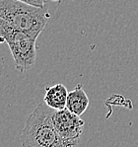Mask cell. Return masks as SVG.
Wrapping results in <instances>:
<instances>
[{
    "label": "cell",
    "mask_w": 138,
    "mask_h": 147,
    "mask_svg": "<svg viewBox=\"0 0 138 147\" xmlns=\"http://www.w3.org/2000/svg\"><path fill=\"white\" fill-rule=\"evenodd\" d=\"M53 109L38 104L28 117L21 133L23 147H72L57 132L53 123Z\"/></svg>",
    "instance_id": "obj_1"
},
{
    "label": "cell",
    "mask_w": 138,
    "mask_h": 147,
    "mask_svg": "<svg viewBox=\"0 0 138 147\" xmlns=\"http://www.w3.org/2000/svg\"><path fill=\"white\" fill-rule=\"evenodd\" d=\"M0 18L17 30L38 39L49 19L48 8H38L17 0H0Z\"/></svg>",
    "instance_id": "obj_2"
},
{
    "label": "cell",
    "mask_w": 138,
    "mask_h": 147,
    "mask_svg": "<svg viewBox=\"0 0 138 147\" xmlns=\"http://www.w3.org/2000/svg\"><path fill=\"white\" fill-rule=\"evenodd\" d=\"M53 123L62 139L72 147H77L80 141L85 121L67 109L54 111Z\"/></svg>",
    "instance_id": "obj_3"
},
{
    "label": "cell",
    "mask_w": 138,
    "mask_h": 147,
    "mask_svg": "<svg viewBox=\"0 0 138 147\" xmlns=\"http://www.w3.org/2000/svg\"><path fill=\"white\" fill-rule=\"evenodd\" d=\"M37 39L26 35L25 37L9 42L8 47L15 62V68L25 72L34 67L37 59Z\"/></svg>",
    "instance_id": "obj_4"
},
{
    "label": "cell",
    "mask_w": 138,
    "mask_h": 147,
    "mask_svg": "<svg viewBox=\"0 0 138 147\" xmlns=\"http://www.w3.org/2000/svg\"><path fill=\"white\" fill-rule=\"evenodd\" d=\"M89 97L81 84H78L74 88V90L68 93L66 109L77 116H82L89 107Z\"/></svg>",
    "instance_id": "obj_5"
},
{
    "label": "cell",
    "mask_w": 138,
    "mask_h": 147,
    "mask_svg": "<svg viewBox=\"0 0 138 147\" xmlns=\"http://www.w3.org/2000/svg\"><path fill=\"white\" fill-rule=\"evenodd\" d=\"M69 92L63 84H55L46 89L44 104L55 111L66 109L67 96Z\"/></svg>",
    "instance_id": "obj_6"
},
{
    "label": "cell",
    "mask_w": 138,
    "mask_h": 147,
    "mask_svg": "<svg viewBox=\"0 0 138 147\" xmlns=\"http://www.w3.org/2000/svg\"><path fill=\"white\" fill-rule=\"evenodd\" d=\"M26 35L28 34L17 30L6 20L0 18V44H3V42L9 44L13 40L21 39Z\"/></svg>",
    "instance_id": "obj_7"
},
{
    "label": "cell",
    "mask_w": 138,
    "mask_h": 147,
    "mask_svg": "<svg viewBox=\"0 0 138 147\" xmlns=\"http://www.w3.org/2000/svg\"><path fill=\"white\" fill-rule=\"evenodd\" d=\"M17 1H21V2H23V3L28 4V5L34 6V7L46 8V0H17Z\"/></svg>",
    "instance_id": "obj_8"
},
{
    "label": "cell",
    "mask_w": 138,
    "mask_h": 147,
    "mask_svg": "<svg viewBox=\"0 0 138 147\" xmlns=\"http://www.w3.org/2000/svg\"><path fill=\"white\" fill-rule=\"evenodd\" d=\"M51 1H53V2H59L60 0H51Z\"/></svg>",
    "instance_id": "obj_9"
},
{
    "label": "cell",
    "mask_w": 138,
    "mask_h": 147,
    "mask_svg": "<svg viewBox=\"0 0 138 147\" xmlns=\"http://www.w3.org/2000/svg\"><path fill=\"white\" fill-rule=\"evenodd\" d=\"M71 1H74V0H71Z\"/></svg>",
    "instance_id": "obj_10"
}]
</instances>
